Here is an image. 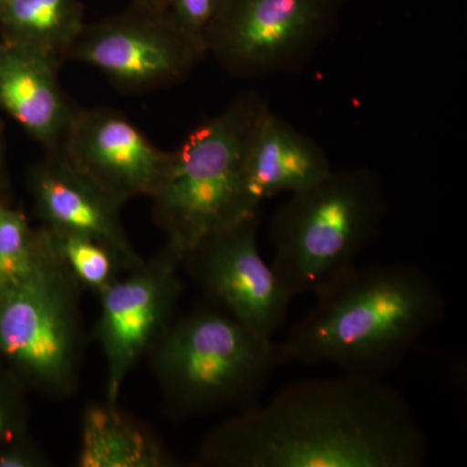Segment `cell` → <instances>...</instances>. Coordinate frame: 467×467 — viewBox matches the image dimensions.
Returning a JSON list of instances; mask_svg holds the SVG:
<instances>
[{
    "label": "cell",
    "mask_w": 467,
    "mask_h": 467,
    "mask_svg": "<svg viewBox=\"0 0 467 467\" xmlns=\"http://www.w3.org/2000/svg\"><path fill=\"white\" fill-rule=\"evenodd\" d=\"M269 109L264 95L243 92L226 109L193 129L150 196L165 244L182 254L209 234L260 213L245 182L254 129Z\"/></svg>",
    "instance_id": "cell-3"
},
{
    "label": "cell",
    "mask_w": 467,
    "mask_h": 467,
    "mask_svg": "<svg viewBox=\"0 0 467 467\" xmlns=\"http://www.w3.org/2000/svg\"><path fill=\"white\" fill-rule=\"evenodd\" d=\"M387 211L382 177L368 167L333 171L315 186L292 193L270 223V265L288 296L318 295L358 266Z\"/></svg>",
    "instance_id": "cell-5"
},
{
    "label": "cell",
    "mask_w": 467,
    "mask_h": 467,
    "mask_svg": "<svg viewBox=\"0 0 467 467\" xmlns=\"http://www.w3.org/2000/svg\"><path fill=\"white\" fill-rule=\"evenodd\" d=\"M7 450L0 451V467H47L50 457L36 442L27 441L24 435L11 441Z\"/></svg>",
    "instance_id": "cell-20"
},
{
    "label": "cell",
    "mask_w": 467,
    "mask_h": 467,
    "mask_svg": "<svg viewBox=\"0 0 467 467\" xmlns=\"http://www.w3.org/2000/svg\"><path fill=\"white\" fill-rule=\"evenodd\" d=\"M182 260L165 244L98 295L100 308L92 337L106 361V400L119 401L131 371L174 321L183 292Z\"/></svg>",
    "instance_id": "cell-9"
},
{
    "label": "cell",
    "mask_w": 467,
    "mask_h": 467,
    "mask_svg": "<svg viewBox=\"0 0 467 467\" xmlns=\"http://www.w3.org/2000/svg\"><path fill=\"white\" fill-rule=\"evenodd\" d=\"M52 152L124 205L150 198L171 159L128 117L109 109H76Z\"/></svg>",
    "instance_id": "cell-11"
},
{
    "label": "cell",
    "mask_w": 467,
    "mask_h": 467,
    "mask_svg": "<svg viewBox=\"0 0 467 467\" xmlns=\"http://www.w3.org/2000/svg\"><path fill=\"white\" fill-rule=\"evenodd\" d=\"M207 55L204 45L155 5L85 26L67 57L95 67L119 90L146 92L182 81Z\"/></svg>",
    "instance_id": "cell-8"
},
{
    "label": "cell",
    "mask_w": 467,
    "mask_h": 467,
    "mask_svg": "<svg viewBox=\"0 0 467 467\" xmlns=\"http://www.w3.org/2000/svg\"><path fill=\"white\" fill-rule=\"evenodd\" d=\"M0 21L23 46L60 61L86 26L79 0H8L0 5Z\"/></svg>",
    "instance_id": "cell-16"
},
{
    "label": "cell",
    "mask_w": 467,
    "mask_h": 467,
    "mask_svg": "<svg viewBox=\"0 0 467 467\" xmlns=\"http://www.w3.org/2000/svg\"><path fill=\"white\" fill-rule=\"evenodd\" d=\"M333 171L316 140L270 109L261 116L245 162V182L254 202L261 204L279 193L304 192Z\"/></svg>",
    "instance_id": "cell-14"
},
{
    "label": "cell",
    "mask_w": 467,
    "mask_h": 467,
    "mask_svg": "<svg viewBox=\"0 0 467 467\" xmlns=\"http://www.w3.org/2000/svg\"><path fill=\"white\" fill-rule=\"evenodd\" d=\"M24 435V420L21 408L15 399L9 398L0 389V444L14 441Z\"/></svg>",
    "instance_id": "cell-21"
},
{
    "label": "cell",
    "mask_w": 467,
    "mask_h": 467,
    "mask_svg": "<svg viewBox=\"0 0 467 467\" xmlns=\"http://www.w3.org/2000/svg\"><path fill=\"white\" fill-rule=\"evenodd\" d=\"M47 244L43 227L33 230L23 213L0 202V288L29 275Z\"/></svg>",
    "instance_id": "cell-18"
},
{
    "label": "cell",
    "mask_w": 467,
    "mask_h": 467,
    "mask_svg": "<svg viewBox=\"0 0 467 467\" xmlns=\"http://www.w3.org/2000/svg\"><path fill=\"white\" fill-rule=\"evenodd\" d=\"M171 416L256 407L276 368L278 343L205 301L175 317L146 356Z\"/></svg>",
    "instance_id": "cell-4"
},
{
    "label": "cell",
    "mask_w": 467,
    "mask_h": 467,
    "mask_svg": "<svg viewBox=\"0 0 467 467\" xmlns=\"http://www.w3.org/2000/svg\"><path fill=\"white\" fill-rule=\"evenodd\" d=\"M8 2V0H0V5H3V3Z\"/></svg>",
    "instance_id": "cell-23"
},
{
    "label": "cell",
    "mask_w": 467,
    "mask_h": 467,
    "mask_svg": "<svg viewBox=\"0 0 467 467\" xmlns=\"http://www.w3.org/2000/svg\"><path fill=\"white\" fill-rule=\"evenodd\" d=\"M344 0H226L205 50L227 72L256 78L296 69L333 33Z\"/></svg>",
    "instance_id": "cell-7"
},
{
    "label": "cell",
    "mask_w": 467,
    "mask_h": 467,
    "mask_svg": "<svg viewBox=\"0 0 467 467\" xmlns=\"http://www.w3.org/2000/svg\"><path fill=\"white\" fill-rule=\"evenodd\" d=\"M260 213L209 234L186 252V270L205 301L273 339L292 300L272 265L261 256Z\"/></svg>",
    "instance_id": "cell-10"
},
{
    "label": "cell",
    "mask_w": 467,
    "mask_h": 467,
    "mask_svg": "<svg viewBox=\"0 0 467 467\" xmlns=\"http://www.w3.org/2000/svg\"><path fill=\"white\" fill-rule=\"evenodd\" d=\"M316 297L278 343L285 364H330L383 379L445 317L441 288L414 265L355 266Z\"/></svg>",
    "instance_id": "cell-2"
},
{
    "label": "cell",
    "mask_w": 467,
    "mask_h": 467,
    "mask_svg": "<svg viewBox=\"0 0 467 467\" xmlns=\"http://www.w3.org/2000/svg\"><path fill=\"white\" fill-rule=\"evenodd\" d=\"M429 442L410 404L383 379L342 374L290 384L202 439L207 467H420Z\"/></svg>",
    "instance_id": "cell-1"
},
{
    "label": "cell",
    "mask_w": 467,
    "mask_h": 467,
    "mask_svg": "<svg viewBox=\"0 0 467 467\" xmlns=\"http://www.w3.org/2000/svg\"><path fill=\"white\" fill-rule=\"evenodd\" d=\"M57 66L23 46L0 50V107L48 152L57 149L76 110L58 84Z\"/></svg>",
    "instance_id": "cell-13"
},
{
    "label": "cell",
    "mask_w": 467,
    "mask_h": 467,
    "mask_svg": "<svg viewBox=\"0 0 467 467\" xmlns=\"http://www.w3.org/2000/svg\"><path fill=\"white\" fill-rule=\"evenodd\" d=\"M29 187L42 226L90 236L119 254L126 272L143 264L121 221L122 202L67 164L57 152L34 165Z\"/></svg>",
    "instance_id": "cell-12"
},
{
    "label": "cell",
    "mask_w": 467,
    "mask_h": 467,
    "mask_svg": "<svg viewBox=\"0 0 467 467\" xmlns=\"http://www.w3.org/2000/svg\"><path fill=\"white\" fill-rule=\"evenodd\" d=\"M177 460L156 432L117 402H92L82 416L78 467H171Z\"/></svg>",
    "instance_id": "cell-15"
},
{
    "label": "cell",
    "mask_w": 467,
    "mask_h": 467,
    "mask_svg": "<svg viewBox=\"0 0 467 467\" xmlns=\"http://www.w3.org/2000/svg\"><path fill=\"white\" fill-rule=\"evenodd\" d=\"M47 238L32 272L0 288V355L42 395L67 399L81 370L82 290Z\"/></svg>",
    "instance_id": "cell-6"
},
{
    "label": "cell",
    "mask_w": 467,
    "mask_h": 467,
    "mask_svg": "<svg viewBox=\"0 0 467 467\" xmlns=\"http://www.w3.org/2000/svg\"><path fill=\"white\" fill-rule=\"evenodd\" d=\"M225 3L226 0H155L152 5L167 15L184 33L204 45L205 34Z\"/></svg>",
    "instance_id": "cell-19"
},
{
    "label": "cell",
    "mask_w": 467,
    "mask_h": 467,
    "mask_svg": "<svg viewBox=\"0 0 467 467\" xmlns=\"http://www.w3.org/2000/svg\"><path fill=\"white\" fill-rule=\"evenodd\" d=\"M155 0H133L134 5H152Z\"/></svg>",
    "instance_id": "cell-22"
},
{
    "label": "cell",
    "mask_w": 467,
    "mask_h": 467,
    "mask_svg": "<svg viewBox=\"0 0 467 467\" xmlns=\"http://www.w3.org/2000/svg\"><path fill=\"white\" fill-rule=\"evenodd\" d=\"M46 232L58 259L82 291L92 292L98 296L128 273L119 254L104 243L75 233L48 229Z\"/></svg>",
    "instance_id": "cell-17"
}]
</instances>
